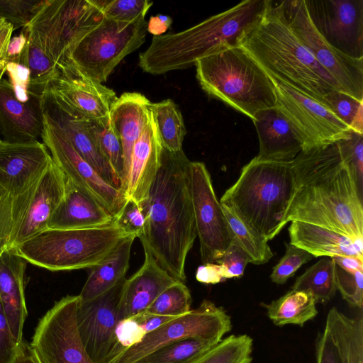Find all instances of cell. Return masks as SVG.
<instances>
[{"instance_id": "1", "label": "cell", "mask_w": 363, "mask_h": 363, "mask_svg": "<svg viewBox=\"0 0 363 363\" xmlns=\"http://www.w3.org/2000/svg\"><path fill=\"white\" fill-rule=\"evenodd\" d=\"M292 165L294 189L284 225H319L345 235L363 252L362 179L337 143L302 150Z\"/></svg>"}, {"instance_id": "2", "label": "cell", "mask_w": 363, "mask_h": 363, "mask_svg": "<svg viewBox=\"0 0 363 363\" xmlns=\"http://www.w3.org/2000/svg\"><path fill=\"white\" fill-rule=\"evenodd\" d=\"M141 204L145 216L138 237L158 264L178 281L186 280L185 263L196 234L191 187V161L183 150L162 148L160 169Z\"/></svg>"}, {"instance_id": "3", "label": "cell", "mask_w": 363, "mask_h": 363, "mask_svg": "<svg viewBox=\"0 0 363 363\" xmlns=\"http://www.w3.org/2000/svg\"><path fill=\"white\" fill-rule=\"evenodd\" d=\"M270 0H245L182 31L153 35L139 55L145 72L162 74L195 65L207 56L240 46L262 18Z\"/></svg>"}, {"instance_id": "4", "label": "cell", "mask_w": 363, "mask_h": 363, "mask_svg": "<svg viewBox=\"0 0 363 363\" xmlns=\"http://www.w3.org/2000/svg\"><path fill=\"white\" fill-rule=\"evenodd\" d=\"M240 46L270 77L322 101L328 92H343L290 28L279 2L270 0L259 23Z\"/></svg>"}, {"instance_id": "5", "label": "cell", "mask_w": 363, "mask_h": 363, "mask_svg": "<svg viewBox=\"0 0 363 363\" xmlns=\"http://www.w3.org/2000/svg\"><path fill=\"white\" fill-rule=\"evenodd\" d=\"M294 189L292 161L254 157L222 196L220 203L267 241L283 228Z\"/></svg>"}, {"instance_id": "6", "label": "cell", "mask_w": 363, "mask_h": 363, "mask_svg": "<svg viewBox=\"0 0 363 363\" xmlns=\"http://www.w3.org/2000/svg\"><path fill=\"white\" fill-rule=\"evenodd\" d=\"M195 66L198 82L206 94L252 121L258 112L277 107L270 77L241 46L200 59Z\"/></svg>"}, {"instance_id": "7", "label": "cell", "mask_w": 363, "mask_h": 363, "mask_svg": "<svg viewBox=\"0 0 363 363\" xmlns=\"http://www.w3.org/2000/svg\"><path fill=\"white\" fill-rule=\"evenodd\" d=\"M129 235L113 222L86 228H48L12 249L27 262L52 272L92 269Z\"/></svg>"}, {"instance_id": "8", "label": "cell", "mask_w": 363, "mask_h": 363, "mask_svg": "<svg viewBox=\"0 0 363 363\" xmlns=\"http://www.w3.org/2000/svg\"><path fill=\"white\" fill-rule=\"evenodd\" d=\"M103 18L94 0H43L22 31L60 69L70 62L76 44Z\"/></svg>"}, {"instance_id": "9", "label": "cell", "mask_w": 363, "mask_h": 363, "mask_svg": "<svg viewBox=\"0 0 363 363\" xmlns=\"http://www.w3.org/2000/svg\"><path fill=\"white\" fill-rule=\"evenodd\" d=\"M147 21L122 22L104 17L76 44L69 62L86 76L103 83L128 55L145 41Z\"/></svg>"}, {"instance_id": "10", "label": "cell", "mask_w": 363, "mask_h": 363, "mask_svg": "<svg viewBox=\"0 0 363 363\" xmlns=\"http://www.w3.org/2000/svg\"><path fill=\"white\" fill-rule=\"evenodd\" d=\"M270 79L275 89L277 108L301 143L302 150L335 143L350 135L351 128L320 101L282 82Z\"/></svg>"}, {"instance_id": "11", "label": "cell", "mask_w": 363, "mask_h": 363, "mask_svg": "<svg viewBox=\"0 0 363 363\" xmlns=\"http://www.w3.org/2000/svg\"><path fill=\"white\" fill-rule=\"evenodd\" d=\"M288 24L315 60L344 93L363 102V58L350 57L332 46L314 26L304 0L279 2Z\"/></svg>"}, {"instance_id": "12", "label": "cell", "mask_w": 363, "mask_h": 363, "mask_svg": "<svg viewBox=\"0 0 363 363\" xmlns=\"http://www.w3.org/2000/svg\"><path fill=\"white\" fill-rule=\"evenodd\" d=\"M231 328V318L226 311L204 299L196 308L145 334L140 342L124 351L111 363H134L162 346L186 338L219 342Z\"/></svg>"}, {"instance_id": "13", "label": "cell", "mask_w": 363, "mask_h": 363, "mask_svg": "<svg viewBox=\"0 0 363 363\" xmlns=\"http://www.w3.org/2000/svg\"><path fill=\"white\" fill-rule=\"evenodd\" d=\"M79 301V295L64 296L39 320L30 345L41 363H94L78 331Z\"/></svg>"}, {"instance_id": "14", "label": "cell", "mask_w": 363, "mask_h": 363, "mask_svg": "<svg viewBox=\"0 0 363 363\" xmlns=\"http://www.w3.org/2000/svg\"><path fill=\"white\" fill-rule=\"evenodd\" d=\"M191 187L201 261L203 264L215 263L228 249L233 235L210 173L201 162L191 161Z\"/></svg>"}, {"instance_id": "15", "label": "cell", "mask_w": 363, "mask_h": 363, "mask_svg": "<svg viewBox=\"0 0 363 363\" xmlns=\"http://www.w3.org/2000/svg\"><path fill=\"white\" fill-rule=\"evenodd\" d=\"M43 119L41 139L54 163L69 180L93 197L114 218L126 202L124 193L105 181L44 113Z\"/></svg>"}, {"instance_id": "16", "label": "cell", "mask_w": 363, "mask_h": 363, "mask_svg": "<svg viewBox=\"0 0 363 363\" xmlns=\"http://www.w3.org/2000/svg\"><path fill=\"white\" fill-rule=\"evenodd\" d=\"M60 109L83 120L109 115L115 91L84 74L71 62L60 68L43 94Z\"/></svg>"}, {"instance_id": "17", "label": "cell", "mask_w": 363, "mask_h": 363, "mask_svg": "<svg viewBox=\"0 0 363 363\" xmlns=\"http://www.w3.org/2000/svg\"><path fill=\"white\" fill-rule=\"evenodd\" d=\"M318 31L335 48L363 58V0H304Z\"/></svg>"}, {"instance_id": "18", "label": "cell", "mask_w": 363, "mask_h": 363, "mask_svg": "<svg viewBox=\"0 0 363 363\" xmlns=\"http://www.w3.org/2000/svg\"><path fill=\"white\" fill-rule=\"evenodd\" d=\"M125 278L100 296L78 303L77 324L82 342L94 363H107L116 344L119 303Z\"/></svg>"}, {"instance_id": "19", "label": "cell", "mask_w": 363, "mask_h": 363, "mask_svg": "<svg viewBox=\"0 0 363 363\" xmlns=\"http://www.w3.org/2000/svg\"><path fill=\"white\" fill-rule=\"evenodd\" d=\"M52 162L43 143L39 140L10 143L0 142V186L11 197L30 190Z\"/></svg>"}, {"instance_id": "20", "label": "cell", "mask_w": 363, "mask_h": 363, "mask_svg": "<svg viewBox=\"0 0 363 363\" xmlns=\"http://www.w3.org/2000/svg\"><path fill=\"white\" fill-rule=\"evenodd\" d=\"M44 128L41 95L26 102L16 96L8 79H0V140L10 143L38 140Z\"/></svg>"}, {"instance_id": "21", "label": "cell", "mask_w": 363, "mask_h": 363, "mask_svg": "<svg viewBox=\"0 0 363 363\" xmlns=\"http://www.w3.org/2000/svg\"><path fill=\"white\" fill-rule=\"evenodd\" d=\"M66 181L64 173L52 161L35 186L14 233L11 248L48 229L50 218L65 196Z\"/></svg>"}, {"instance_id": "22", "label": "cell", "mask_w": 363, "mask_h": 363, "mask_svg": "<svg viewBox=\"0 0 363 363\" xmlns=\"http://www.w3.org/2000/svg\"><path fill=\"white\" fill-rule=\"evenodd\" d=\"M162 148L150 106L147 123L133 147L123 189L126 199H131L138 203L147 199L150 189L160 169Z\"/></svg>"}, {"instance_id": "23", "label": "cell", "mask_w": 363, "mask_h": 363, "mask_svg": "<svg viewBox=\"0 0 363 363\" xmlns=\"http://www.w3.org/2000/svg\"><path fill=\"white\" fill-rule=\"evenodd\" d=\"M41 103L43 113L60 130L78 154L92 166L105 181L122 191L121 183L101 153L86 120L72 116L43 94H41Z\"/></svg>"}, {"instance_id": "24", "label": "cell", "mask_w": 363, "mask_h": 363, "mask_svg": "<svg viewBox=\"0 0 363 363\" xmlns=\"http://www.w3.org/2000/svg\"><path fill=\"white\" fill-rule=\"evenodd\" d=\"M143 247V265L123 284L118 320L145 311L164 289L178 281L158 264L146 247Z\"/></svg>"}, {"instance_id": "25", "label": "cell", "mask_w": 363, "mask_h": 363, "mask_svg": "<svg viewBox=\"0 0 363 363\" xmlns=\"http://www.w3.org/2000/svg\"><path fill=\"white\" fill-rule=\"evenodd\" d=\"M27 262L11 248L0 255V300L11 331L19 344L28 311L25 298Z\"/></svg>"}, {"instance_id": "26", "label": "cell", "mask_w": 363, "mask_h": 363, "mask_svg": "<svg viewBox=\"0 0 363 363\" xmlns=\"http://www.w3.org/2000/svg\"><path fill=\"white\" fill-rule=\"evenodd\" d=\"M151 103L138 92H125L111 105L109 118L123 148V182L125 185L133 147L146 125Z\"/></svg>"}, {"instance_id": "27", "label": "cell", "mask_w": 363, "mask_h": 363, "mask_svg": "<svg viewBox=\"0 0 363 363\" xmlns=\"http://www.w3.org/2000/svg\"><path fill=\"white\" fill-rule=\"evenodd\" d=\"M252 121L259 140L258 158L290 162L302 151L301 143L277 107L258 112Z\"/></svg>"}, {"instance_id": "28", "label": "cell", "mask_w": 363, "mask_h": 363, "mask_svg": "<svg viewBox=\"0 0 363 363\" xmlns=\"http://www.w3.org/2000/svg\"><path fill=\"white\" fill-rule=\"evenodd\" d=\"M66 179L65 196L50 218L48 228H86L113 222L114 218L107 209Z\"/></svg>"}, {"instance_id": "29", "label": "cell", "mask_w": 363, "mask_h": 363, "mask_svg": "<svg viewBox=\"0 0 363 363\" xmlns=\"http://www.w3.org/2000/svg\"><path fill=\"white\" fill-rule=\"evenodd\" d=\"M288 230L290 243L315 257L344 255L363 259V252L350 238L341 233L301 221H291Z\"/></svg>"}, {"instance_id": "30", "label": "cell", "mask_w": 363, "mask_h": 363, "mask_svg": "<svg viewBox=\"0 0 363 363\" xmlns=\"http://www.w3.org/2000/svg\"><path fill=\"white\" fill-rule=\"evenodd\" d=\"M135 235L124 238L98 266L92 268L80 294V301L94 298L125 279Z\"/></svg>"}, {"instance_id": "31", "label": "cell", "mask_w": 363, "mask_h": 363, "mask_svg": "<svg viewBox=\"0 0 363 363\" xmlns=\"http://www.w3.org/2000/svg\"><path fill=\"white\" fill-rule=\"evenodd\" d=\"M324 330L332 340L340 363H363V317L350 318L337 308L326 316Z\"/></svg>"}, {"instance_id": "32", "label": "cell", "mask_w": 363, "mask_h": 363, "mask_svg": "<svg viewBox=\"0 0 363 363\" xmlns=\"http://www.w3.org/2000/svg\"><path fill=\"white\" fill-rule=\"evenodd\" d=\"M316 304L310 293L291 289L266 305L267 315L275 325L302 327L317 315Z\"/></svg>"}, {"instance_id": "33", "label": "cell", "mask_w": 363, "mask_h": 363, "mask_svg": "<svg viewBox=\"0 0 363 363\" xmlns=\"http://www.w3.org/2000/svg\"><path fill=\"white\" fill-rule=\"evenodd\" d=\"M291 289L310 293L316 303H327L335 295V263L323 257L308 267L295 281Z\"/></svg>"}, {"instance_id": "34", "label": "cell", "mask_w": 363, "mask_h": 363, "mask_svg": "<svg viewBox=\"0 0 363 363\" xmlns=\"http://www.w3.org/2000/svg\"><path fill=\"white\" fill-rule=\"evenodd\" d=\"M151 108L162 147L170 151L182 150V143L186 134L184 119L177 105L170 99L152 103Z\"/></svg>"}, {"instance_id": "35", "label": "cell", "mask_w": 363, "mask_h": 363, "mask_svg": "<svg viewBox=\"0 0 363 363\" xmlns=\"http://www.w3.org/2000/svg\"><path fill=\"white\" fill-rule=\"evenodd\" d=\"M6 61L18 62L28 69L29 91L38 95L43 94L59 70L55 62L28 38L20 54Z\"/></svg>"}, {"instance_id": "36", "label": "cell", "mask_w": 363, "mask_h": 363, "mask_svg": "<svg viewBox=\"0 0 363 363\" xmlns=\"http://www.w3.org/2000/svg\"><path fill=\"white\" fill-rule=\"evenodd\" d=\"M219 342L196 337L182 339L162 346L134 363H191Z\"/></svg>"}, {"instance_id": "37", "label": "cell", "mask_w": 363, "mask_h": 363, "mask_svg": "<svg viewBox=\"0 0 363 363\" xmlns=\"http://www.w3.org/2000/svg\"><path fill=\"white\" fill-rule=\"evenodd\" d=\"M253 340L247 334L231 335L191 363H251Z\"/></svg>"}, {"instance_id": "38", "label": "cell", "mask_w": 363, "mask_h": 363, "mask_svg": "<svg viewBox=\"0 0 363 363\" xmlns=\"http://www.w3.org/2000/svg\"><path fill=\"white\" fill-rule=\"evenodd\" d=\"M221 206L233 237L248 255L251 263L259 265L267 262L273 257L268 241L241 220L227 206L223 204Z\"/></svg>"}, {"instance_id": "39", "label": "cell", "mask_w": 363, "mask_h": 363, "mask_svg": "<svg viewBox=\"0 0 363 363\" xmlns=\"http://www.w3.org/2000/svg\"><path fill=\"white\" fill-rule=\"evenodd\" d=\"M100 150L121 183L123 182V155L121 140L111 122L109 115L97 120H86Z\"/></svg>"}, {"instance_id": "40", "label": "cell", "mask_w": 363, "mask_h": 363, "mask_svg": "<svg viewBox=\"0 0 363 363\" xmlns=\"http://www.w3.org/2000/svg\"><path fill=\"white\" fill-rule=\"evenodd\" d=\"M27 206V192L11 197L0 186V255L11 249L13 237Z\"/></svg>"}, {"instance_id": "41", "label": "cell", "mask_w": 363, "mask_h": 363, "mask_svg": "<svg viewBox=\"0 0 363 363\" xmlns=\"http://www.w3.org/2000/svg\"><path fill=\"white\" fill-rule=\"evenodd\" d=\"M321 103L354 132L363 135V102L340 91L333 90Z\"/></svg>"}, {"instance_id": "42", "label": "cell", "mask_w": 363, "mask_h": 363, "mask_svg": "<svg viewBox=\"0 0 363 363\" xmlns=\"http://www.w3.org/2000/svg\"><path fill=\"white\" fill-rule=\"evenodd\" d=\"M191 296L184 282L177 281L164 289L145 311L165 316L176 317L189 312Z\"/></svg>"}, {"instance_id": "43", "label": "cell", "mask_w": 363, "mask_h": 363, "mask_svg": "<svg viewBox=\"0 0 363 363\" xmlns=\"http://www.w3.org/2000/svg\"><path fill=\"white\" fill-rule=\"evenodd\" d=\"M104 17L122 22L144 18L152 2L147 0H94Z\"/></svg>"}, {"instance_id": "44", "label": "cell", "mask_w": 363, "mask_h": 363, "mask_svg": "<svg viewBox=\"0 0 363 363\" xmlns=\"http://www.w3.org/2000/svg\"><path fill=\"white\" fill-rule=\"evenodd\" d=\"M286 252L273 267L270 275L272 282L284 284L304 264L315 257L307 251L289 243H285Z\"/></svg>"}, {"instance_id": "45", "label": "cell", "mask_w": 363, "mask_h": 363, "mask_svg": "<svg viewBox=\"0 0 363 363\" xmlns=\"http://www.w3.org/2000/svg\"><path fill=\"white\" fill-rule=\"evenodd\" d=\"M145 334L143 327L133 316L119 320L114 332L115 347L107 363L113 362L124 351L140 342Z\"/></svg>"}, {"instance_id": "46", "label": "cell", "mask_w": 363, "mask_h": 363, "mask_svg": "<svg viewBox=\"0 0 363 363\" xmlns=\"http://www.w3.org/2000/svg\"><path fill=\"white\" fill-rule=\"evenodd\" d=\"M335 284L337 290L351 307L362 308V272H347L335 264Z\"/></svg>"}, {"instance_id": "47", "label": "cell", "mask_w": 363, "mask_h": 363, "mask_svg": "<svg viewBox=\"0 0 363 363\" xmlns=\"http://www.w3.org/2000/svg\"><path fill=\"white\" fill-rule=\"evenodd\" d=\"M43 0H0V19L13 26V30L26 27Z\"/></svg>"}, {"instance_id": "48", "label": "cell", "mask_w": 363, "mask_h": 363, "mask_svg": "<svg viewBox=\"0 0 363 363\" xmlns=\"http://www.w3.org/2000/svg\"><path fill=\"white\" fill-rule=\"evenodd\" d=\"M113 223L128 234L138 238L143 232L145 223L141 204L131 199H127L122 209L114 217Z\"/></svg>"}, {"instance_id": "49", "label": "cell", "mask_w": 363, "mask_h": 363, "mask_svg": "<svg viewBox=\"0 0 363 363\" xmlns=\"http://www.w3.org/2000/svg\"><path fill=\"white\" fill-rule=\"evenodd\" d=\"M215 263L223 267L225 278L228 279L242 277L247 264L251 263V260L233 237L228 249Z\"/></svg>"}, {"instance_id": "50", "label": "cell", "mask_w": 363, "mask_h": 363, "mask_svg": "<svg viewBox=\"0 0 363 363\" xmlns=\"http://www.w3.org/2000/svg\"><path fill=\"white\" fill-rule=\"evenodd\" d=\"M5 73L13 86L16 98L22 102L27 101L33 94L29 91L30 74L28 69L22 65L6 61Z\"/></svg>"}, {"instance_id": "51", "label": "cell", "mask_w": 363, "mask_h": 363, "mask_svg": "<svg viewBox=\"0 0 363 363\" xmlns=\"http://www.w3.org/2000/svg\"><path fill=\"white\" fill-rule=\"evenodd\" d=\"M18 345L11 331L0 300V363H13Z\"/></svg>"}, {"instance_id": "52", "label": "cell", "mask_w": 363, "mask_h": 363, "mask_svg": "<svg viewBox=\"0 0 363 363\" xmlns=\"http://www.w3.org/2000/svg\"><path fill=\"white\" fill-rule=\"evenodd\" d=\"M315 352L316 363H340L336 349L325 330L317 335Z\"/></svg>"}, {"instance_id": "53", "label": "cell", "mask_w": 363, "mask_h": 363, "mask_svg": "<svg viewBox=\"0 0 363 363\" xmlns=\"http://www.w3.org/2000/svg\"><path fill=\"white\" fill-rule=\"evenodd\" d=\"M196 279L198 281L207 284H216L226 280L223 267L216 263L199 266L196 270Z\"/></svg>"}, {"instance_id": "54", "label": "cell", "mask_w": 363, "mask_h": 363, "mask_svg": "<svg viewBox=\"0 0 363 363\" xmlns=\"http://www.w3.org/2000/svg\"><path fill=\"white\" fill-rule=\"evenodd\" d=\"M133 317L140 324L145 333H150L174 317L165 316L150 313L146 311L141 312Z\"/></svg>"}, {"instance_id": "55", "label": "cell", "mask_w": 363, "mask_h": 363, "mask_svg": "<svg viewBox=\"0 0 363 363\" xmlns=\"http://www.w3.org/2000/svg\"><path fill=\"white\" fill-rule=\"evenodd\" d=\"M13 30L12 23L0 19V62L6 58L8 47Z\"/></svg>"}, {"instance_id": "56", "label": "cell", "mask_w": 363, "mask_h": 363, "mask_svg": "<svg viewBox=\"0 0 363 363\" xmlns=\"http://www.w3.org/2000/svg\"><path fill=\"white\" fill-rule=\"evenodd\" d=\"M334 262L347 272H363V259L356 256H335L330 257Z\"/></svg>"}, {"instance_id": "57", "label": "cell", "mask_w": 363, "mask_h": 363, "mask_svg": "<svg viewBox=\"0 0 363 363\" xmlns=\"http://www.w3.org/2000/svg\"><path fill=\"white\" fill-rule=\"evenodd\" d=\"M13 363H41L35 351L24 340L18 345L17 354Z\"/></svg>"}, {"instance_id": "58", "label": "cell", "mask_w": 363, "mask_h": 363, "mask_svg": "<svg viewBox=\"0 0 363 363\" xmlns=\"http://www.w3.org/2000/svg\"><path fill=\"white\" fill-rule=\"evenodd\" d=\"M172 19L168 16L157 15L147 22V32L154 35H162L171 25Z\"/></svg>"}, {"instance_id": "59", "label": "cell", "mask_w": 363, "mask_h": 363, "mask_svg": "<svg viewBox=\"0 0 363 363\" xmlns=\"http://www.w3.org/2000/svg\"><path fill=\"white\" fill-rule=\"evenodd\" d=\"M26 40L27 38L22 30L18 36L12 38L8 47L6 60H10L18 56L25 45Z\"/></svg>"}, {"instance_id": "60", "label": "cell", "mask_w": 363, "mask_h": 363, "mask_svg": "<svg viewBox=\"0 0 363 363\" xmlns=\"http://www.w3.org/2000/svg\"><path fill=\"white\" fill-rule=\"evenodd\" d=\"M6 62L4 61L0 62V79L3 77L5 74Z\"/></svg>"}, {"instance_id": "61", "label": "cell", "mask_w": 363, "mask_h": 363, "mask_svg": "<svg viewBox=\"0 0 363 363\" xmlns=\"http://www.w3.org/2000/svg\"><path fill=\"white\" fill-rule=\"evenodd\" d=\"M0 142H1V140H0Z\"/></svg>"}]
</instances>
